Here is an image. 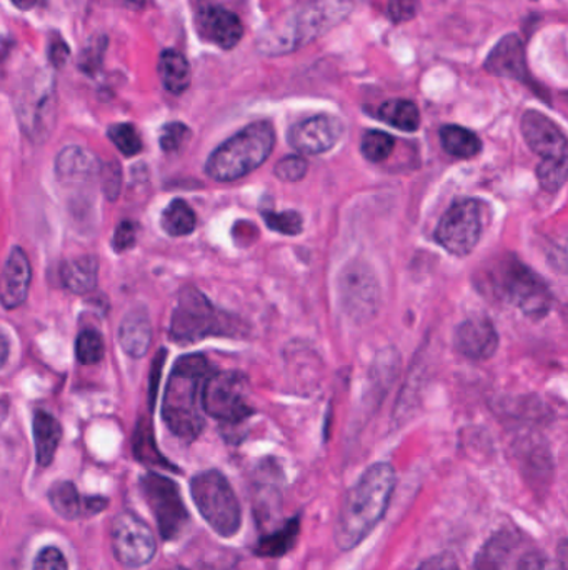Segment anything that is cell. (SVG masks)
<instances>
[{
    "instance_id": "1",
    "label": "cell",
    "mask_w": 568,
    "mask_h": 570,
    "mask_svg": "<svg viewBox=\"0 0 568 570\" xmlns=\"http://www.w3.org/2000/svg\"><path fill=\"white\" fill-rule=\"evenodd\" d=\"M394 487L396 470L390 464H374L365 470L340 505L336 524L339 549H355L374 531L387 512Z\"/></svg>"
},
{
    "instance_id": "2",
    "label": "cell",
    "mask_w": 568,
    "mask_h": 570,
    "mask_svg": "<svg viewBox=\"0 0 568 570\" xmlns=\"http://www.w3.org/2000/svg\"><path fill=\"white\" fill-rule=\"evenodd\" d=\"M207 377L208 362L201 354L179 358L170 373L162 415L170 432L182 441H195L204 429L202 390Z\"/></svg>"
},
{
    "instance_id": "3",
    "label": "cell",
    "mask_w": 568,
    "mask_h": 570,
    "mask_svg": "<svg viewBox=\"0 0 568 570\" xmlns=\"http://www.w3.org/2000/svg\"><path fill=\"white\" fill-rule=\"evenodd\" d=\"M274 146L275 133L271 122H253L212 152L205 172L214 181H239L264 164Z\"/></svg>"
},
{
    "instance_id": "4",
    "label": "cell",
    "mask_w": 568,
    "mask_h": 570,
    "mask_svg": "<svg viewBox=\"0 0 568 570\" xmlns=\"http://www.w3.org/2000/svg\"><path fill=\"white\" fill-rule=\"evenodd\" d=\"M347 0H319L305 5L287 21L274 25L268 34L260 37V50L264 54H287L313 43L314 38L326 34L349 14Z\"/></svg>"
},
{
    "instance_id": "5",
    "label": "cell",
    "mask_w": 568,
    "mask_h": 570,
    "mask_svg": "<svg viewBox=\"0 0 568 570\" xmlns=\"http://www.w3.org/2000/svg\"><path fill=\"white\" fill-rule=\"evenodd\" d=\"M234 332V320L215 309L201 290L192 285L181 290L170 322V339L173 342L194 344L212 335H232Z\"/></svg>"
},
{
    "instance_id": "6",
    "label": "cell",
    "mask_w": 568,
    "mask_h": 570,
    "mask_svg": "<svg viewBox=\"0 0 568 570\" xmlns=\"http://www.w3.org/2000/svg\"><path fill=\"white\" fill-rule=\"evenodd\" d=\"M192 499L212 531L220 537L236 536L242 525L239 499L218 470L197 474L191 482Z\"/></svg>"
},
{
    "instance_id": "7",
    "label": "cell",
    "mask_w": 568,
    "mask_h": 570,
    "mask_svg": "<svg viewBox=\"0 0 568 570\" xmlns=\"http://www.w3.org/2000/svg\"><path fill=\"white\" fill-rule=\"evenodd\" d=\"M493 285L503 300L515 306L529 319L541 320L550 312L554 296L547 282L519 259L500 262Z\"/></svg>"
},
{
    "instance_id": "8",
    "label": "cell",
    "mask_w": 568,
    "mask_h": 570,
    "mask_svg": "<svg viewBox=\"0 0 568 570\" xmlns=\"http://www.w3.org/2000/svg\"><path fill=\"white\" fill-rule=\"evenodd\" d=\"M202 409L227 424H237L252 415L246 377L234 371L208 374L202 390Z\"/></svg>"
},
{
    "instance_id": "9",
    "label": "cell",
    "mask_w": 568,
    "mask_h": 570,
    "mask_svg": "<svg viewBox=\"0 0 568 570\" xmlns=\"http://www.w3.org/2000/svg\"><path fill=\"white\" fill-rule=\"evenodd\" d=\"M140 486L159 525L160 536L166 540L178 539L189 522V512L178 483L160 474L149 472L143 477Z\"/></svg>"
},
{
    "instance_id": "10",
    "label": "cell",
    "mask_w": 568,
    "mask_h": 570,
    "mask_svg": "<svg viewBox=\"0 0 568 570\" xmlns=\"http://www.w3.org/2000/svg\"><path fill=\"white\" fill-rule=\"evenodd\" d=\"M482 236V209L477 201H461L442 217L435 229L436 242L457 258H465L477 248Z\"/></svg>"
},
{
    "instance_id": "11",
    "label": "cell",
    "mask_w": 568,
    "mask_h": 570,
    "mask_svg": "<svg viewBox=\"0 0 568 570\" xmlns=\"http://www.w3.org/2000/svg\"><path fill=\"white\" fill-rule=\"evenodd\" d=\"M111 543L115 559L130 569L146 566L156 556V536L143 518L130 512H122L112 521Z\"/></svg>"
},
{
    "instance_id": "12",
    "label": "cell",
    "mask_w": 568,
    "mask_h": 570,
    "mask_svg": "<svg viewBox=\"0 0 568 570\" xmlns=\"http://www.w3.org/2000/svg\"><path fill=\"white\" fill-rule=\"evenodd\" d=\"M342 134L343 124L339 118L320 114L295 124L288 133V142L297 152L317 156L336 147Z\"/></svg>"
},
{
    "instance_id": "13",
    "label": "cell",
    "mask_w": 568,
    "mask_h": 570,
    "mask_svg": "<svg viewBox=\"0 0 568 570\" xmlns=\"http://www.w3.org/2000/svg\"><path fill=\"white\" fill-rule=\"evenodd\" d=\"M342 297L352 317L368 319L378 306V285L367 265L354 262L343 271Z\"/></svg>"
},
{
    "instance_id": "14",
    "label": "cell",
    "mask_w": 568,
    "mask_h": 570,
    "mask_svg": "<svg viewBox=\"0 0 568 570\" xmlns=\"http://www.w3.org/2000/svg\"><path fill=\"white\" fill-rule=\"evenodd\" d=\"M520 129L525 142L542 159H567V137L547 115L538 111L525 112Z\"/></svg>"
},
{
    "instance_id": "15",
    "label": "cell",
    "mask_w": 568,
    "mask_h": 570,
    "mask_svg": "<svg viewBox=\"0 0 568 570\" xmlns=\"http://www.w3.org/2000/svg\"><path fill=\"white\" fill-rule=\"evenodd\" d=\"M54 117V88L42 80L38 88L29 89V94L19 104L22 129L32 140H44L49 136Z\"/></svg>"
},
{
    "instance_id": "16",
    "label": "cell",
    "mask_w": 568,
    "mask_h": 570,
    "mask_svg": "<svg viewBox=\"0 0 568 570\" xmlns=\"http://www.w3.org/2000/svg\"><path fill=\"white\" fill-rule=\"evenodd\" d=\"M455 345L470 361H487L499 347V334L487 317H472L458 326Z\"/></svg>"
},
{
    "instance_id": "17",
    "label": "cell",
    "mask_w": 568,
    "mask_h": 570,
    "mask_svg": "<svg viewBox=\"0 0 568 570\" xmlns=\"http://www.w3.org/2000/svg\"><path fill=\"white\" fill-rule=\"evenodd\" d=\"M32 269L24 249H12L0 274V304L5 309H18L25 303L31 289Z\"/></svg>"
},
{
    "instance_id": "18",
    "label": "cell",
    "mask_w": 568,
    "mask_h": 570,
    "mask_svg": "<svg viewBox=\"0 0 568 570\" xmlns=\"http://www.w3.org/2000/svg\"><path fill=\"white\" fill-rule=\"evenodd\" d=\"M486 70L492 76L509 77V79L527 82L529 69L525 59V47L519 35L510 34L503 37L486 60Z\"/></svg>"
},
{
    "instance_id": "19",
    "label": "cell",
    "mask_w": 568,
    "mask_h": 570,
    "mask_svg": "<svg viewBox=\"0 0 568 570\" xmlns=\"http://www.w3.org/2000/svg\"><path fill=\"white\" fill-rule=\"evenodd\" d=\"M49 501L54 511L67 521L99 514L109 505V502L102 498H80L76 486L67 480L50 487Z\"/></svg>"
},
{
    "instance_id": "20",
    "label": "cell",
    "mask_w": 568,
    "mask_h": 570,
    "mask_svg": "<svg viewBox=\"0 0 568 570\" xmlns=\"http://www.w3.org/2000/svg\"><path fill=\"white\" fill-rule=\"evenodd\" d=\"M101 160L94 152L80 146H69L60 150L56 159V172L67 182H87L101 172Z\"/></svg>"
},
{
    "instance_id": "21",
    "label": "cell",
    "mask_w": 568,
    "mask_h": 570,
    "mask_svg": "<svg viewBox=\"0 0 568 570\" xmlns=\"http://www.w3.org/2000/svg\"><path fill=\"white\" fill-rule=\"evenodd\" d=\"M202 29L212 43L226 50L234 49L243 35L239 15L224 8H208L202 14Z\"/></svg>"
},
{
    "instance_id": "22",
    "label": "cell",
    "mask_w": 568,
    "mask_h": 570,
    "mask_svg": "<svg viewBox=\"0 0 568 570\" xmlns=\"http://www.w3.org/2000/svg\"><path fill=\"white\" fill-rule=\"evenodd\" d=\"M118 341L125 354L134 358L144 357L152 341V328L146 310L134 309L122 319Z\"/></svg>"
},
{
    "instance_id": "23",
    "label": "cell",
    "mask_w": 568,
    "mask_h": 570,
    "mask_svg": "<svg viewBox=\"0 0 568 570\" xmlns=\"http://www.w3.org/2000/svg\"><path fill=\"white\" fill-rule=\"evenodd\" d=\"M63 438V425L46 411H37L34 415V442L38 466L53 464Z\"/></svg>"
},
{
    "instance_id": "24",
    "label": "cell",
    "mask_w": 568,
    "mask_h": 570,
    "mask_svg": "<svg viewBox=\"0 0 568 570\" xmlns=\"http://www.w3.org/2000/svg\"><path fill=\"white\" fill-rule=\"evenodd\" d=\"M64 285L70 293L77 296L92 293L98 287L99 261L94 255H83V258L72 259L63 265L60 271Z\"/></svg>"
},
{
    "instance_id": "25",
    "label": "cell",
    "mask_w": 568,
    "mask_h": 570,
    "mask_svg": "<svg viewBox=\"0 0 568 570\" xmlns=\"http://www.w3.org/2000/svg\"><path fill=\"white\" fill-rule=\"evenodd\" d=\"M159 73L162 86L170 94L181 95L191 88V64L184 54L167 49L159 57Z\"/></svg>"
},
{
    "instance_id": "26",
    "label": "cell",
    "mask_w": 568,
    "mask_h": 570,
    "mask_svg": "<svg viewBox=\"0 0 568 570\" xmlns=\"http://www.w3.org/2000/svg\"><path fill=\"white\" fill-rule=\"evenodd\" d=\"M378 118L404 133H416L420 127L419 107L406 99H391L384 102L378 109Z\"/></svg>"
},
{
    "instance_id": "27",
    "label": "cell",
    "mask_w": 568,
    "mask_h": 570,
    "mask_svg": "<svg viewBox=\"0 0 568 570\" xmlns=\"http://www.w3.org/2000/svg\"><path fill=\"white\" fill-rule=\"evenodd\" d=\"M441 142L445 152L458 159H472L482 150V140L477 134L461 126L442 127Z\"/></svg>"
},
{
    "instance_id": "28",
    "label": "cell",
    "mask_w": 568,
    "mask_h": 570,
    "mask_svg": "<svg viewBox=\"0 0 568 570\" xmlns=\"http://www.w3.org/2000/svg\"><path fill=\"white\" fill-rule=\"evenodd\" d=\"M134 456L146 466L166 467V469L173 470L172 464L157 449L152 424L147 418L140 419L136 432H134Z\"/></svg>"
},
{
    "instance_id": "29",
    "label": "cell",
    "mask_w": 568,
    "mask_h": 570,
    "mask_svg": "<svg viewBox=\"0 0 568 570\" xmlns=\"http://www.w3.org/2000/svg\"><path fill=\"white\" fill-rule=\"evenodd\" d=\"M160 226L169 236L184 237L194 232L195 226H197V217H195V213L188 202L175 198L163 210Z\"/></svg>"
},
{
    "instance_id": "30",
    "label": "cell",
    "mask_w": 568,
    "mask_h": 570,
    "mask_svg": "<svg viewBox=\"0 0 568 570\" xmlns=\"http://www.w3.org/2000/svg\"><path fill=\"white\" fill-rule=\"evenodd\" d=\"M300 533V518L294 517L284 527L275 531L274 534L262 537L257 544L255 554L260 557H282L294 547Z\"/></svg>"
},
{
    "instance_id": "31",
    "label": "cell",
    "mask_w": 568,
    "mask_h": 570,
    "mask_svg": "<svg viewBox=\"0 0 568 570\" xmlns=\"http://www.w3.org/2000/svg\"><path fill=\"white\" fill-rule=\"evenodd\" d=\"M394 147H396V139L382 130H368L361 144L365 159L371 160L374 164H380L387 160L394 152Z\"/></svg>"
},
{
    "instance_id": "32",
    "label": "cell",
    "mask_w": 568,
    "mask_h": 570,
    "mask_svg": "<svg viewBox=\"0 0 568 570\" xmlns=\"http://www.w3.org/2000/svg\"><path fill=\"white\" fill-rule=\"evenodd\" d=\"M105 345L102 335L94 329L80 332L76 342L77 361L83 365H94L104 358Z\"/></svg>"
},
{
    "instance_id": "33",
    "label": "cell",
    "mask_w": 568,
    "mask_h": 570,
    "mask_svg": "<svg viewBox=\"0 0 568 570\" xmlns=\"http://www.w3.org/2000/svg\"><path fill=\"white\" fill-rule=\"evenodd\" d=\"M109 139L125 157H134L143 150V139L133 124H114L109 127Z\"/></svg>"
},
{
    "instance_id": "34",
    "label": "cell",
    "mask_w": 568,
    "mask_h": 570,
    "mask_svg": "<svg viewBox=\"0 0 568 570\" xmlns=\"http://www.w3.org/2000/svg\"><path fill=\"white\" fill-rule=\"evenodd\" d=\"M538 184L544 191L557 192L567 181V159H544L537 168Z\"/></svg>"
},
{
    "instance_id": "35",
    "label": "cell",
    "mask_w": 568,
    "mask_h": 570,
    "mask_svg": "<svg viewBox=\"0 0 568 570\" xmlns=\"http://www.w3.org/2000/svg\"><path fill=\"white\" fill-rule=\"evenodd\" d=\"M262 217H264L269 229L284 233V236H297V233H300L302 229H304V219H302L300 214L294 213V210H287V213L264 210Z\"/></svg>"
},
{
    "instance_id": "36",
    "label": "cell",
    "mask_w": 568,
    "mask_h": 570,
    "mask_svg": "<svg viewBox=\"0 0 568 570\" xmlns=\"http://www.w3.org/2000/svg\"><path fill=\"white\" fill-rule=\"evenodd\" d=\"M191 137V129H189L182 122H170L163 126L160 133V147L166 152H178L188 142Z\"/></svg>"
},
{
    "instance_id": "37",
    "label": "cell",
    "mask_w": 568,
    "mask_h": 570,
    "mask_svg": "<svg viewBox=\"0 0 568 570\" xmlns=\"http://www.w3.org/2000/svg\"><path fill=\"white\" fill-rule=\"evenodd\" d=\"M102 191L109 201H117L122 191V169L118 162L112 160L109 164H102L101 172Z\"/></svg>"
},
{
    "instance_id": "38",
    "label": "cell",
    "mask_w": 568,
    "mask_h": 570,
    "mask_svg": "<svg viewBox=\"0 0 568 570\" xmlns=\"http://www.w3.org/2000/svg\"><path fill=\"white\" fill-rule=\"evenodd\" d=\"M275 175L281 181L297 182L302 181L307 174V162L298 156L285 157L275 166Z\"/></svg>"
},
{
    "instance_id": "39",
    "label": "cell",
    "mask_w": 568,
    "mask_h": 570,
    "mask_svg": "<svg viewBox=\"0 0 568 570\" xmlns=\"http://www.w3.org/2000/svg\"><path fill=\"white\" fill-rule=\"evenodd\" d=\"M34 570H69L66 556L57 547H46L38 552Z\"/></svg>"
},
{
    "instance_id": "40",
    "label": "cell",
    "mask_w": 568,
    "mask_h": 570,
    "mask_svg": "<svg viewBox=\"0 0 568 570\" xmlns=\"http://www.w3.org/2000/svg\"><path fill=\"white\" fill-rule=\"evenodd\" d=\"M137 240V226L130 220H122L118 224L117 229L114 232V239H112V246H114L115 252H125L128 249L134 248V243Z\"/></svg>"
},
{
    "instance_id": "41",
    "label": "cell",
    "mask_w": 568,
    "mask_h": 570,
    "mask_svg": "<svg viewBox=\"0 0 568 570\" xmlns=\"http://www.w3.org/2000/svg\"><path fill=\"white\" fill-rule=\"evenodd\" d=\"M419 11L417 0H388V15L396 24L412 21Z\"/></svg>"
},
{
    "instance_id": "42",
    "label": "cell",
    "mask_w": 568,
    "mask_h": 570,
    "mask_svg": "<svg viewBox=\"0 0 568 570\" xmlns=\"http://www.w3.org/2000/svg\"><path fill=\"white\" fill-rule=\"evenodd\" d=\"M513 570H560L545 554L527 552L520 557Z\"/></svg>"
},
{
    "instance_id": "43",
    "label": "cell",
    "mask_w": 568,
    "mask_h": 570,
    "mask_svg": "<svg viewBox=\"0 0 568 570\" xmlns=\"http://www.w3.org/2000/svg\"><path fill=\"white\" fill-rule=\"evenodd\" d=\"M167 351L160 349L152 362L149 379L150 407L156 406L157 392H159L160 377H162L163 364H166Z\"/></svg>"
},
{
    "instance_id": "44",
    "label": "cell",
    "mask_w": 568,
    "mask_h": 570,
    "mask_svg": "<svg viewBox=\"0 0 568 570\" xmlns=\"http://www.w3.org/2000/svg\"><path fill=\"white\" fill-rule=\"evenodd\" d=\"M417 570H462L457 559L451 554H442V556L432 557L425 560Z\"/></svg>"
},
{
    "instance_id": "45",
    "label": "cell",
    "mask_w": 568,
    "mask_h": 570,
    "mask_svg": "<svg viewBox=\"0 0 568 570\" xmlns=\"http://www.w3.org/2000/svg\"><path fill=\"white\" fill-rule=\"evenodd\" d=\"M104 50L105 41H95L94 46H92V49L86 50V53H83V59H80V67H83V70L98 69L99 64L101 62H98V60H95V57H102Z\"/></svg>"
},
{
    "instance_id": "46",
    "label": "cell",
    "mask_w": 568,
    "mask_h": 570,
    "mask_svg": "<svg viewBox=\"0 0 568 570\" xmlns=\"http://www.w3.org/2000/svg\"><path fill=\"white\" fill-rule=\"evenodd\" d=\"M49 57L54 66L63 67V64L66 62L67 57H69V47H67L63 41H57V43H54V46L50 47Z\"/></svg>"
},
{
    "instance_id": "47",
    "label": "cell",
    "mask_w": 568,
    "mask_h": 570,
    "mask_svg": "<svg viewBox=\"0 0 568 570\" xmlns=\"http://www.w3.org/2000/svg\"><path fill=\"white\" fill-rule=\"evenodd\" d=\"M9 354H11V342H9L8 335H5L4 332H0V367H4Z\"/></svg>"
},
{
    "instance_id": "48",
    "label": "cell",
    "mask_w": 568,
    "mask_h": 570,
    "mask_svg": "<svg viewBox=\"0 0 568 570\" xmlns=\"http://www.w3.org/2000/svg\"><path fill=\"white\" fill-rule=\"evenodd\" d=\"M12 4L18 9H21V11H29V9H32L37 4V0H12Z\"/></svg>"
},
{
    "instance_id": "49",
    "label": "cell",
    "mask_w": 568,
    "mask_h": 570,
    "mask_svg": "<svg viewBox=\"0 0 568 570\" xmlns=\"http://www.w3.org/2000/svg\"><path fill=\"white\" fill-rule=\"evenodd\" d=\"M9 415V402L8 400H0V428L4 424L5 419Z\"/></svg>"
},
{
    "instance_id": "50",
    "label": "cell",
    "mask_w": 568,
    "mask_h": 570,
    "mask_svg": "<svg viewBox=\"0 0 568 570\" xmlns=\"http://www.w3.org/2000/svg\"><path fill=\"white\" fill-rule=\"evenodd\" d=\"M128 5H133V8H143L146 4V0H124Z\"/></svg>"
}]
</instances>
